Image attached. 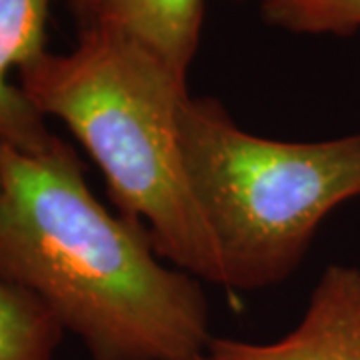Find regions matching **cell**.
Masks as SVG:
<instances>
[{"label":"cell","instance_id":"cell-8","mask_svg":"<svg viewBox=\"0 0 360 360\" xmlns=\"http://www.w3.org/2000/svg\"><path fill=\"white\" fill-rule=\"evenodd\" d=\"M255 2L264 20L296 34L347 37L360 30V0H240Z\"/></svg>","mask_w":360,"mask_h":360},{"label":"cell","instance_id":"cell-2","mask_svg":"<svg viewBox=\"0 0 360 360\" xmlns=\"http://www.w3.org/2000/svg\"><path fill=\"white\" fill-rule=\"evenodd\" d=\"M18 78L40 115L58 118L86 148L120 214L146 224L156 252L226 288L224 260L180 146V110L191 96L186 78L101 22L80 28L72 51H46Z\"/></svg>","mask_w":360,"mask_h":360},{"label":"cell","instance_id":"cell-1","mask_svg":"<svg viewBox=\"0 0 360 360\" xmlns=\"http://www.w3.org/2000/svg\"><path fill=\"white\" fill-rule=\"evenodd\" d=\"M0 278L40 298L92 360H188L212 338L198 278L94 198L63 141L44 155L0 142Z\"/></svg>","mask_w":360,"mask_h":360},{"label":"cell","instance_id":"cell-5","mask_svg":"<svg viewBox=\"0 0 360 360\" xmlns=\"http://www.w3.org/2000/svg\"><path fill=\"white\" fill-rule=\"evenodd\" d=\"M51 6L52 0H0V142L28 155H44L60 142L20 84H13V70L46 52Z\"/></svg>","mask_w":360,"mask_h":360},{"label":"cell","instance_id":"cell-9","mask_svg":"<svg viewBox=\"0 0 360 360\" xmlns=\"http://www.w3.org/2000/svg\"><path fill=\"white\" fill-rule=\"evenodd\" d=\"M101 0H70V11L77 18L78 28H86L94 22Z\"/></svg>","mask_w":360,"mask_h":360},{"label":"cell","instance_id":"cell-4","mask_svg":"<svg viewBox=\"0 0 360 360\" xmlns=\"http://www.w3.org/2000/svg\"><path fill=\"white\" fill-rule=\"evenodd\" d=\"M210 360H360V270L333 264L322 272L304 316L274 342L210 338Z\"/></svg>","mask_w":360,"mask_h":360},{"label":"cell","instance_id":"cell-6","mask_svg":"<svg viewBox=\"0 0 360 360\" xmlns=\"http://www.w3.org/2000/svg\"><path fill=\"white\" fill-rule=\"evenodd\" d=\"M202 18L205 0H101L92 25L122 30L186 78L198 51Z\"/></svg>","mask_w":360,"mask_h":360},{"label":"cell","instance_id":"cell-10","mask_svg":"<svg viewBox=\"0 0 360 360\" xmlns=\"http://www.w3.org/2000/svg\"><path fill=\"white\" fill-rule=\"evenodd\" d=\"M188 360H210V356L208 354H198V356H193V359H188Z\"/></svg>","mask_w":360,"mask_h":360},{"label":"cell","instance_id":"cell-7","mask_svg":"<svg viewBox=\"0 0 360 360\" xmlns=\"http://www.w3.org/2000/svg\"><path fill=\"white\" fill-rule=\"evenodd\" d=\"M63 335L40 298L0 278V360H52Z\"/></svg>","mask_w":360,"mask_h":360},{"label":"cell","instance_id":"cell-3","mask_svg":"<svg viewBox=\"0 0 360 360\" xmlns=\"http://www.w3.org/2000/svg\"><path fill=\"white\" fill-rule=\"evenodd\" d=\"M188 180L217 238L226 290H262L292 274L336 206L360 196V132L286 142L243 130L210 96L180 110Z\"/></svg>","mask_w":360,"mask_h":360}]
</instances>
